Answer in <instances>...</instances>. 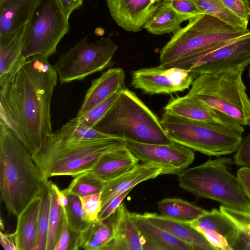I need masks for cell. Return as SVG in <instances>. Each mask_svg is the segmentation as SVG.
<instances>
[{"label":"cell","mask_w":250,"mask_h":250,"mask_svg":"<svg viewBox=\"0 0 250 250\" xmlns=\"http://www.w3.org/2000/svg\"><path fill=\"white\" fill-rule=\"evenodd\" d=\"M50 190V205L48 230L46 250H53L58 240L62 228L63 210L57 203L56 194L49 181Z\"/></svg>","instance_id":"cell-30"},{"label":"cell","mask_w":250,"mask_h":250,"mask_svg":"<svg viewBox=\"0 0 250 250\" xmlns=\"http://www.w3.org/2000/svg\"><path fill=\"white\" fill-rule=\"evenodd\" d=\"M47 182L28 149L0 118V193L7 210L18 216Z\"/></svg>","instance_id":"cell-2"},{"label":"cell","mask_w":250,"mask_h":250,"mask_svg":"<svg viewBox=\"0 0 250 250\" xmlns=\"http://www.w3.org/2000/svg\"><path fill=\"white\" fill-rule=\"evenodd\" d=\"M73 178L68 187L62 190L66 195L81 197L102 191L103 183L86 173H82Z\"/></svg>","instance_id":"cell-33"},{"label":"cell","mask_w":250,"mask_h":250,"mask_svg":"<svg viewBox=\"0 0 250 250\" xmlns=\"http://www.w3.org/2000/svg\"><path fill=\"white\" fill-rule=\"evenodd\" d=\"M200 232L215 250H235L238 229L220 209L213 208L188 223Z\"/></svg>","instance_id":"cell-14"},{"label":"cell","mask_w":250,"mask_h":250,"mask_svg":"<svg viewBox=\"0 0 250 250\" xmlns=\"http://www.w3.org/2000/svg\"><path fill=\"white\" fill-rule=\"evenodd\" d=\"M160 214L177 221L190 223L204 214L206 210L186 200L167 198L158 202Z\"/></svg>","instance_id":"cell-28"},{"label":"cell","mask_w":250,"mask_h":250,"mask_svg":"<svg viewBox=\"0 0 250 250\" xmlns=\"http://www.w3.org/2000/svg\"><path fill=\"white\" fill-rule=\"evenodd\" d=\"M41 195L42 200L38 220L37 241L33 250H46V248L50 205V190L49 181Z\"/></svg>","instance_id":"cell-32"},{"label":"cell","mask_w":250,"mask_h":250,"mask_svg":"<svg viewBox=\"0 0 250 250\" xmlns=\"http://www.w3.org/2000/svg\"><path fill=\"white\" fill-rule=\"evenodd\" d=\"M125 72L121 68H110L92 81L77 116L80 117L125 85Z\"/></svg>","instance_id":"cell-20"},{"label":"cell","mask_w":250,"mask_h":250,"mask_svg":"<svg viewBox=\"0 0 250 250\" xmlns=\"http://www.w3.org/2000/svg\"><path fill=\"white\" fill-rule=\"evenodd\" d=\"M233 161L238 166L250 168V133L242 138L235 152Z\"/></svg>","instance_id":"cell-39"},{"label":"cell","mask_w":250,"mask_h":250,"mask_svg":"<svg viewBox=\"0 0 250 250\" xmlns=\"http://www.w3.org/2000/svg\"><path fill=\"white\" fill-rule=\"evenodd\" d=\"M63 13L69 19L71 13L79 9L83 4V0H56Z\"/></svg>","instance_id":"cell-43"},{"label":"cell","mask_w":250,"mask_h":250,"mask_svg":"<svg viewBox=\"0 0 250 250\" xmlns=\"http://www.w3.org/2000/svg\"><path fill=\"white\" fill-rule=\"evenodd\" d=\"M142 250H162V249L156 245L153 241L148 238L142 234Z\"/></svg>","instance_id":"cell-47"},{"label":"cell","mask_w":250,"mask_h":250,"mask_svg":"<svg viewBox=\"0 0 250 250\" xmlns=\"http://www.w3.org/2000/svg\"><path fill=\"white\" fill-rule=\"evenodd\" d=\"M51 185L56 192L58 204L62 208H65L68 203V196L52 181H51Z\"/></svg>","instance_id":"cell-46"},{"label":"cell","mask_w":250,"mask_h":250,"mask_svg":"<svg viewBox=\"0 0 250 250\" xmlns=\"http://www.w3.org/2000/svg\"><path fill=\"white\" fill-rule=\"evenodd\" d=\"M122 203L111 215L113 236L105 250H142V234Z\"/></svg>","instance_id":"cell-21"},{"label":"cell","mask_w":250,"mask_h":250,"mask_svg":"<svg viewBox=\"0 0 250 250\" xmlns=\"http://www.w3.org/2000/svg\"><path fill=\"white\" fill-rule=\"evenodd\" d=\"M68 203L62 208L71 231L78 234L83 230L90 223L81 204L80 198L72 195H67Z\"/></svg>","instance_id":"cell-34"},{"label":"cell","mask_w":250,"mask_h":250,"mask_svg":"<svg viewBox=\"0 0 250 250\" xmlns=\"http://www.w3.org/2000/svg\"><path fill=\"white\" fill-rule=\"evenodd\" d=\"M0 236V244L3 249L5 250H17L14 233H5L1 231Z\"/></svg>","instance_id":"cell-45"},{"label":"cell","mask_w":250,"mask_h":250,"mask_svg":"<svg viewBox=\"0 0 250 250\" xmlns=\"http://www.w3.org/2000/svg\"><path fill=\"white\" fill-rule=\"evenodd\" d=\"M245 67L229 68L197 76L188 95L231 117L242 126L250 125V98L242 79Z\"/></svg>","instance_id":"cell-6"},{"label":"cell","mask_w":250,"mask_h":250,"mask_svg":"<svg viewBox=\"0 0 250 250\" xmlns=\"http://www.w3.org/2000/svg\"><path fill=\"white\" fill-rule=\"evenodd\" d=\"M139 162L124 145L104 154L94 165L83 173L104 183L128 171Z\"/></svg>","instance_id":"cell-19"},{"label":"cell","mask_w":250,"mask_h":250,"mask_svg":"<svg viewBox=\"0 0 250 250\" xmlns=\"http://www.w3.org/2000/svg\"><path fill=\"white\" fill-rule=\"evenodd\" d=\"M68 19L56 0H39L27 23L23 57L48 58L55 54L58 44L69 32Z\"/></svg>","instance_id":"cell-9"},{"label":"cell","mask_w":250,"mask_h":250,"mask_svg":"<svg viewBox=\"0 0 250 250\" xmlns=\"http://www.w3.org/2000/svg\"><path fill=\"white\" fill-rule=\"evenodd\" d=\"M171 7L179 14L190 19L201 14L193 0H168Z\"/></svg>","instance_id":"cell-40"},{"label":"cell","mask_w":250,"mask_h":250,"mask_svg":"<svg viewBox=\"0 0 250 250\" xmlns=\"http://www.w3.org/2000/svg\"><path fill=\"white\" fill-rule=\"evenodd\" d=\"M229 157H218L178 174L179 186L198 198L215 200L227 208L250 212V201L237 176L229 170Z\"/></svg>","instance_id":"cell-5"},{"label":"cell","mask_w":250,"mask_h":250,"mask_svg":"<svg viewBox=\"0 0 250 250\" xmlns=\"http://www.w3.org/2000/svg\"><path fill=\"white\" fill-rule=\"evenodd\" d=\"M126 147L144 163H153L161 166L165 174H179L194 160L192 149L179 143L150 144L125 140Z\"/></svg>","instance_id":"cell-13"},{"label":"cell","mask_w":250,"mask_h":250,"mask_svg":"<svg viewBox=\"0 0 250 250\" xmlns=\"http://www.w3.org/2000/svg\"><path fill=\"white\" fill-rule=\"evenodd\" d=\"M57 131L64 137L79 140H93L116 137L85 125L79 122L76 117L63 125Z\"/></svg>","instance_id":"cell-31"},{"label":"cell","mask_w":250,"mask_h":250,"mask_svg":"<svg viewBox=\"0 0 250 250\" xmlns=\"http://www.w3.org/2000/svg\"><path fill=\"white\" fill-rule=\"evenodd\" d=\"M93 128L124 140L141 143L168 144L172 142L157 116L135 93L125 87Z\"/></svg>","instance_id":"cell-4"},{"label":"cell","mask_w":250,"mask_h":250,"mask_svg":"<svg viewBox=\"0 0 250 250\" xmlns=\"http://www.w3.org/2000/svg\"><path fill=\"white\" fill-rule=\"evenodd\" d=\"M79 198L83 209L89 221L98 219L102 209L101 192Z\"/></svg>","instance_id":"cell-37"},{"label":"cell","mask_w":250,"mask_h":250,"mask_svg":"<svg viewBox=\"0 0 250 250\" xmlns=\"http://www.w3.org/2000/svg\"><path fill=\"white\" fill-rule=\"evenodd\" d=\"M143 214L154 224L191 246L194 250H215L206 238L188 223L177 221L156 213L146 212Z\"/></svg>","instance_id":"cell-22"},{"label":"cell","mask_w":250,"mask_h":250,"mask_svg":"<svg viewBox=\"0 0 250 250\" xmlns=\"http://www.w3.org/2000/svg\"><path fill=\"white\" fill-rule=\"evenodd\" d=\"M236 176L250 201V168L241 167L237 170Z\"/></svg>","instance_id":"cell-44"},{"label":"cell","mask_w":250,"mask_h":250,"mask_svg":"<svg viewBox=\"0 0 250 250\" xmlns=\"http://www.w3.org/2000/svg\"><path fill=\"white\" fill-rule=\"evenodd\" d=\"M113 236L111 216L104 221L97 219L77 234L71 250H105Z\"/></svg>","instance_id":"cell-26"},{"label":"cell","mask_w":250,"mask_h":250,"mask_svg":"<svg viewBox=\"0 0 250 250\" xmlns=\"http://www.w3.org/2000/svg\"><path fill=\"white\" fill-rule=\"evenodd\" d=\"M124 145L125 140L117 137L79 140L64 137L56 130L32 157L47 182L53 177H74L91 167L107 152Z\"/></svg>","instance_id":"cell-3"},{"label":"cell","mask_w":250,"mask_h":250,"mask_svg":"<svg viewBox=\"0 0 250 250\" xmlns=\"http://www.w3.org/2000/svg\"><path fill=\"white\" fill-rule=\"evenodd\" d=\"M42 200L40 194L17 216V227L14 232L17 250H33L36 245Z\"/></svg>","instance_id":"cell-23"},{"label":"cell","mask_w":250,"mask_h":250,"mask_svg":"<svg viewBox=\"0 0 250 250\" xmlns=\"http://www.w3.org/2000/svg\"><path fill=\"white\" fill-rule=\"evenodd\" d=\"M118 48L110 38L88 43L84 38L60 56L53 65L61 84L82 81L90 75L113 65Z\"/></svg>","instance_id":"cell-11"},{"label":"cell","mask_w":250,"mask_h":250,"mask_svg":"<svg viewBox=\"0 0 250 250\" xmlns=\"http://www.w3.org/2000/svg\"><path fill=\"white\" fill-rule=\"evenodd\" d=\"M250 65V31L236 39L221 42L199 52L162 64L190 71L196 78L204 73H214Z\"/></svg>","instance_id":"cell-10"},{"label":"cell","mask_w":250,"mask_h":250,"mask_svg":"<svg viewBox=\"0 0 250 250\" xmlns=\"http://www.w3.org/2000/svg\"><path fill=\"white\" fill-rule=\"evenodd\" d=\"M27 23L0 36V87L4 85L24 62L22 51Z\"/></svg>","instance_id":"cell-18"},{"label":"cell","mask_w":250,"mask_h":250,"mask_svg":"<svg viewBox=\"0 0 250 250\" xmlns=\"http://www.w3.org/2000/svg\"><path fill=\"white\" fill-rule=\"evenodd\" d=\"M120 91L113 93L83 115L80 117L76 116V118L85 125L93 128L111 107L118 97Z\"/></svg>","instance_id":"cell-35"},{"label":"cell","mask_w":250,"mask_h":250,"mask_svg":"<svg viewBox=\"0 0 250 250\" xmlns=\"http://www.w3.org/2000/svg\"><path fill=\"white\" fill-rule=\"evenodd\" d=\"M219 209L250 240V212L241 211L222 205L220 206Z\"/></svg>","instance_id":"cell-36"},{"label":"cell","mask_w":250,"mask_h":250,"mask_svg":"<svg viewBox=\"0 0 250 250\" xmlns=\"http://www.w3.org/2000/svg\"><path fill=\"white\" fill-rule=\"evenodd\" d=\"M129 215L141 233L162 250H194L191 246L149 221L143 214L130 212Z\"/></svg>","instance_id":"cell-27"},{"label":"cell","mask_w":250,"mask_h":250,"mask_svg":"<svg viewBox=\"0 0 250 250\" xmlns=\"http://www.w3.org/2000/svg\"><path fill=\"white\" fill-rule=\"evenodd\" d=\"M160 121L172 141L208 156L218 157L234 153L243 138L242 135L226 126L165 111Z\"/></svg>","instance_id":"cell-7"},{"label":"cell","mask_w":250,"mask_h":250,"mask_svg":"<svg viewBox=\"0 0 250 250\" xmlns=\"http://www.w3.org/2000/svg\"><path fill=\"white\" fill-rule=\"evenodd\" d=\"M163 174H165V170L161 166L153 163H142L119 176L103 183L101 191V210L121 193L132 189L142 182Z\"/></svg>","instance_id":"cell-17"},{"label":"cell","mask_w":250,"mask_h":250,"mask_svg":"<svg viewBox=\"0 0 250 250\" xmlns=\"http://www.w3.org/2000/svg\"><path fill=\"white\" fill-rule=\"evenodd\" d=\"M164 109L165 111L184 118L226 126L240 135L244 131L243 126L231 117L188 94L183 97H172Z\"/></svg>","instance_id":"cell-15"},{"label":"cell","mask_w":250,"mask_h":250,"mask_svg":"<svg viewBox=\"0 0 250 250\" xmlns=\"http://www.w3.org/2000/svg\"><path fill=\"white\" fill-rule=\"evenodd\" d=\"M160 0H106L110 15L121 27L137 32L145 23L156 3Z\"/></svg>","instance_id":"cell-16"},{"label":"cell","mask_w":250,"mask_h":250,"mask_svg":"<svg viewBox=\"0 0 250 250\" xmlns=\"http://www.w3.org/2000/svg\"><path fill=\"white\" fill-rule=\"evenodd\" d=\"M173 33L160 49V65L208 48L221 42L240 37L250 30L238 29L211 15L201 14Z\"/></svg>","instance_id":"cell-8"},{"label":"cell","mask_w":250,"mask_h":250,"mask_svg":"<svg viewBox=\"0 0 250 250\" xmlns=\"http://www.w3.org/2000/svg\"><path fill=\"white\" fill-rule=\"evenodd\" d=\"M132 189L126 190L113 199L99 213L98 219L104 221L112 215Z\"/></svg>","instance_id":"cell-42"},{"label":"cell","mask_w":250,"mask_h":250,"mask_svg":"<svg viewBox=\"0 0 250 250\" xmlns=\"http://www.w3.org/2000/svg\"><path fill=\"white\" fill-rule=\"evenodd\" d=\"M131 85L150 95L171 94L188 89L195 77L188 70L159 66L132 71Z\"/></svg>","instance_id":"cell-12"},{"label":"cell","mask_w":250,"mask_h":250,"mask_svg":"<svg viewBox=\"0 0 250 250\" xmlns=\"http://www.w3.org/2000/svg\"><path fill=\"white\" fill-rule=\"evenodd\" d=\"M39 0H0V36L29 21Z\"/></svg>","instance_id":"cell-24"},{"label":"cell","mask_w":250,"mask_h":250,"mask_svg":"<svg viewBox=\"0 0 250 250\" xmlns=\"http://www.w3.org/2000/svg\"><path fill=\"white\" fill-rule=\"evenodd\" d=\"M201 14L215 17L238 29H247L248 23L234 14L221 0H193Z\"/></svg>","instance_id":"cell-29"},{"label":"cell","mask_w":250,"mask_h":250,"mask_svg":"<svg viewBox=\"0 0 250 250\" xmlns=\"http://www.w3.org/2000/svg\"><path fill=\"white\" fill-rule=\"evenodd\" d=\"M248 75H249V77L250 78V65L249 67Z\"/></svg>","instance_id":"cell-49"},{"label":"cell","mask_w":250,"mask_h":250,"mask_svg":"<svg viewBox=\"0 0 250 250\" xmlns=\"http://www.w3.org/2000/svg\"><path fill=\"white\" fill-rule=\"evenodd\" d=\"M189 20L178 14L171 7L168 0H160L149 14L144 28L156 35L174 33L181 28L182 22Z\"/></svg>","instance_id":"cell-25"},{"label":"cell","mask_w":250,"mask_h":250,"mask_svg":"<svg viewBox=\"0 0 250 250\" xmlns=\"http://www.w3.org/2000/svg\"><path fill=\"white\" fill-rule=\"evenodd\" d=\"M48 58L41 55L26 58L0 87V118L32 156L52 133L51 102L58 76Z\"/></svg>","instance_id":"cell-1"},{"label":"cell","mask_w":250,"mask_h":250,"mask_svg":"<svg viewBox=\"0 0 250 250\" xmlns=\"http://www.w3.org/2000/svg\"><path fill=\"white\" fill-rule=\"evenodd\" d=\"M250 7V0H245Z\"/></svg>","instance_id":"cell-48"},{"label":"cell","mask_w":250,"mask_h":250,"mask_svg":"<svg viewBox=\"0 0 250 250\" xmlns=\"http://www.w3.org/2000/svg\"><path fill=\"white\" fill-rule=\"evenodd\" d=\"M77 235V233H74L70 229L63 210V217L60 236L53 250H71Z\"/></svg>","instance_id":"cell-38"},{"label":"cell","mask_w":250,"mask_h":250,"mask_svg":"<svg viewBox=\"0 0 250 250\" xmlns=\"http://www.w3.org/2000/svg\"><path fill=\"white\" fill-rule=\"evenodd\" d=\"M221 0L227 9L248 23L250 18V7L245 0Z\"/></svg>","instance_id":"cell-41"}]
</instances>
